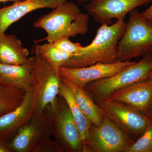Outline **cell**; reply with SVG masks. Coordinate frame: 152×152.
Wrapping results in <instances>:
<instances>
[{"mask_svg":"<svg viewBox=\"0 0 152 152\" xmlns=\"http://www.w3.org/2000/svg\"><path fill=\"white\" fill-rule=\"evenodd\" d=\"M124 19L109 26L102 24L90 45L83 47L78 53L72 54L63 67H84L97 63L117 61L118 44L126 26Z\"/></svg>","mask_w":152,"mask_h":152,"instance_id":"6da1fadb","label":"cell"},{"mask_svg":"<svg viewBox=\"0 0 152 152\" xmlns=\"http://www.w3.org/2000/svg\"><path fill=\"white\" fill-rule=\"evenodd\" d=\"M89 15L81 11L77 4L67 1L43 15L33 23L35 28L45 31L47 37L36 42L46 40L53 42L63 37L84 35L88 30Z\"/></svg>","mask_w":152,"mask_h":152,"instance_id":"7a4b0ae2","label":"cell"},{"mask_svg":"<svg viewBox=\"0 0 152 152\" xmlns=\"http://www.w3.org/2000/svg\"><path fill=\"white\" fill-rule=\"evenodd\" d=\"M126 26L117 48V61H129L152 50V24L137 8L129 12Z\"/></svg>","mask_w":152,"mask_h":152,"instance_id":"3957f363","label":"cell"},{"mask_svg":"<svg viewBox=\"0 0 152 152\" xmlns=\"http://www.w3.org/2000/svg\"><path fill=\"white\" fill-rule=\"evenodd\" d=\"M45 110L53 125L55 141L62 152H83L80 132L64 99L58 96Z\"/></svg>","mask_w":152,"mask_h":152,"instance_id":"277c9868","label":"cell"},{"mask_svg":"<svg viewBox=\"0 0 152 152\" xmlns=\"http://www.w3.org/2000/svg\"><path fill=\"white\" fill-rule=\"evenodd\" d=\"M152 71V52L151 51L145 54L138 62L112 77L88 84L84 89L95 99H105L117 90L148 79Z\"/></svg>","mask_w":152,"mask_h":152,"instance_id":"5b68a950","label":"cell"},{"mask_svg":"<svg viewBox=\"0 0 152 152\" xmlns=\"http://www.w3.org/2000/svg\"><path fill=\"white\" fill-rule=\"evenodd\" d=\"M54 134L53 125L45 110L35 112L31 118L19 129L9 143V147L12 152H36Z\"/></svg>","mask_w":152,"mask_h":152,"instance_id":"8992f818","label":"cell"},{"mask_svg":"<svg viewBox=\"0 0 152 152\" xmlns=\"http://www.w3.org/2000/svg\"><path fill=\"white\" fill-rule=\"evenodd\" d=\"M134 142L104 116L100 124L92 125L90 128L83 152H126Z\"/></svg>","mask_w":152,"mask_h":152,"instance_id":"52a82bcc","label":"cell"},{"mask_svg":"<svg viewBox=\"0 0 152 152\" xmlns=\"http://www.w3.org/2000/svg\"><path fill=\"white\" fill-rule=\"evenodd\" d=\"M34 54L31 73L37 99L36 112H42L58 96L61 79L58 71L41 55Z\"/></svg>","mask_w":152,"mask_h":152,"instance_id":"ba28073f","label":"cell"},{"mask_svg":"<svg viewBox=\"0 0 152 152\" xmlns=\"http://www.w3.org/2000/svg\"><path fill=\"white\" fill-rule=\"evenodd\" d=\"M95 100L104 115L128 135L138 138L152 120L148 116L108 97Z\"/></svg>","mask_w":152,"mask_h":152,"instance_id":"9c48e42d","label":"cell"},{"mask_svg":"<svg viewBox=\"0 0 152 152\" xmlns=\"http://www.w3.org/2000/svg\"><path fill=\"white\" fill-rule=\"evenodd\" d=\"M136 62L131 61L99 62L84 67H61L58 72L61 77L84 89L88 84L115 75Z\"/></svg>","mask_w":152,"mask_h":152,"instance_id":"30bf717a","label":"cell"},{"mask_svg":"<svg viewBox=\"0 0 152 152\" xmlns=\"http://www.w3.org/2000/svg\"><path fill=\"white\" fill-rule=\"evenodd\" d=\"M152 0H92L85 4L89 16L95 22L111 23L113 19H124L131 11L140 6L147 4Z\"/></svg>","mask_w":152,"mask_h":152,"instance_id":"8fae6325","label":"cell"},{"mask_svg":"<svg viewBox=\"0 0 152 152\" xmlns=\"http://www.w3.org/2000/svg\"><path fill=\"white\" fill-rule=\"evenodd\" d=\"M108 97L148 116L152 106V79L133 83L115 91Z\"/></svg>","mask_w":152,"mask_h":152,"instance_id":"7c38bea8","label":"cell"},{"mask_svg":"<svg viewBox=\"0 0 152 152\" xmlns=\"http://www.w3.org/2000/svg\"><path fill=\"white\" fill-rule=\"evenodd\" d=\"M37 99L33 88L26 91L20 105L12 111L0 117V136L7 139L17 134L19 129L26 124L34 115L36 110Z\"/></svg>","mask_w":152,"mask_h":152,"instance_id":"4fadbf2b","label":"cell"},{"mask_svg":"<svg viewBox=\"0 0 152 152\" xmlns=\"http://www.w3.org/2000/svg\"><path fill=\"white\" fill-rule=\"evenodd\" d=\"M67 1L23 0L0 8V34L5 33L11 25L29 13L39 9H54Z\"/></svg>","mask_w":152,"mask_h":152,"instance_id":"5bb4252c","label":"cell"},{"mask_svg":"<svg viewBox=\"0 0 152 152\" xmlns=\"http://www.w3.org/2000/svg\"><path fill=\"white\" fill-rule=\"evenodd\" d=\"M34 56L20 65L0 64V80L10 84L25 91L33 88L31 70Z\"/></svg>","mask_w":152,"mask_h":152,"instance_id":"9a60e30c","label":"cell"},{"mask_svg":"<svg viewBox=\"0 0 152 152\" xmlns=\"http://www.w3.org/2000/svg\"><path fill=\"white\" fill-rule=\"evenodd\" d=\"M29 52L14 34H0V64L20 65L29 59Z\"/></svg>","mask_w":152,"mask_h":152,"instance_id":"2e32d148","label":"cell"},{"mask_svg":"<svg viewBox=\"0 0 152 152\" xmlns=\"http://www.w3.org/2000/svg\"><path fill=\"white\" fill-rule=\"evenodd\" d=\"M61 78L72 91L75 100L85 115L94 126H99L103 121L104 115L100 108L93 100V98L83 88Z\"/></svg>","mask_w":152,"mask_h":152,"instance_id":"e0dca14e","label":"cell"},{"mask_svg":"<svg viewBox=\"0 0 152 152\" xmlns=\"http://www.w3.org/2000/svg\"><path fill=\"white\" fill-rule=\"evenodd\" d=\"M58 96L64 99L69 107L80 132L84 149L85 140L92 124L81 110L75 100L72 91L62 79Z\"/></svg>","mask_w":152,"mask_h":152,"instance_id":"ac0fdd59","label":"cell"},{"mask_svg":"<svg viewBox=\"0 0 152 152\" xmlns=\"http://www.w3.org/2000/svg\"><path fill=\"white\" fill-rule=\"evenodd\" d=\"M26 93L13 85L0 80V117L20 105Z\"/></svg>","mask_w":152,"mask_h":152,"instance_id":"d6986e66","label":"cell"},{"mask_svg":"<svg viewBox=\"0 0 152 152\" xmlns=\"http://www.w3.org/2000/svg\"><path fill=\"white\" fill-rule=\"evenodd\" d=\"M34 53L41 55L58 71L60 68L64 66L72 55L57 48L51 42L37 45Z\"/></svg>","mask_w":152,"mask_h":152,"instance_id":"ffe728a7","label":"cell"},{"mask_svg":"<svg viewBox=\"0 0 152 152\" xmlns=\"http://www.w3.org/2000/svg\"><path fill=\"white\" fill-rule=\"evenodd\" d=\"M126 152H152V120Z\"/></svg>","mask_w":152,"mask_h":152,"instance_id":"44dd1931","label":"cell"},{"mask_svg":"<svg viewBox=\"0 0 152 152\" xmlns=\"http://www.w3.org/2000/svg\"><path fill=\"white\" fill-rule=\"evenodd\" d=\"M51 43L57 48L71 54L78 53L83 47L79 43L72 42L68 37L59 38Z\"/></svg>","mask_w":152,"mask_h":152,"instance_id":"7402d4cb","label":"cell"},{"mask_svg":"<svg viewBox=\"0 0 152 152\" xmlns=\"http://www.w3.org/2000/svg\"><path fill=\"white\" fill-rule=\"evenodd\" d=\"M62 152L55 141L49 139L39 147L36 152Z\"/></svg>","mask_w":152,"mask_h":152,"instance_id":"603a6c76","label":"cell"},{"mask_svg":"<svg viewBox=\"0 0 152 152\" xmlns=\"http://www.w3.org/2000/svg\"><path fill=\"white\" fill-rule=\"evenodd\" d=\"M7 139L0 136V152H12Z\"/></svg>","mask_w":152,"mask_h":152,"instance_id":"cb8c5ba5","label":"cell"},{"mask_svg":"<svg viewBox=\"0 0 152 152\" xmlns=\"http://www.w3.org/2000/svg\"><path fill=\"white\" fill-rule=\"evenodd\" d=\"M140 13L145 18L148 20L152 19V4L147 10L140 12Z\"/></svg>","mask_w":152,"mask_h":152,"instance_id":"d4e9b609","label":"cell"},{"mask_svg":"<svg viewBox=\"0 0 152 152\" xmlns=\"http://www.w3.org/2000/svg\"><path fill=\"white\" fill-rule=\"evenodd\" d=\"M92 0H77L78 3L80 4H86L87 3L89 2Z\"/></svg>","mask_w":152,"mask_h":152,"instance_id":"484cf974","label":"cell"},{"mask_svg":"<svg viewBox=\"0 0 152 152\" xmlns=\"http://www.w3.org/2000/svg\"><path fill=\"white\" fill-rule=\"evenodd\" d=\"M21 1H23V0H0V3H4L8 1H12L14 2H15Z\"/></svg>","mask_w":152,"mask_h":152,"instance_id":"4316f807","label":"cell"},{"mask_svg":"<svg viewBox=\"0 0 152 152\" xmlns=\"http://www.w3.org/2000/svg\"><path fill=\"white\" fill-rule=\"evenodd\" d=\"M148 116L152 120V106L151 108V110H150L149 114Z\"/></svg>","mask_w":152,"mask_h":152,"instance_id":"83f0119b","label":"cell"},{"mask_svg":"<svg viewBox=\"0 0 152 152\" xmlns=\"http://www.w3.org/2000/svg\"><path fill=\"white\" fill-rule=\"evenodd\" d=\"M148 78L152 79V72H151V73H150Z\"/></svg>","mask_w":152,"mask_h":152,"instance_id":"f1b7e54d","label":"cell"},{"mask_svg":"<svg viewBox=\"0 0 152 152\" xmlns=\"http://www.w3.org/2000/svg\"><path fill=\"white\" fill-rule=\"evenodd\" d=\"M148 20L149 21L150 23L152 24V19H149V20Z\"/></svg>","mask_w":152,"mask_h":152,"instance_id":"f546056e","label":"cell"},{"mask_svg":"<svg viewBox=\"0 0 152 152\" xmlns=\"http://www.w3.org/2000/svg\"><path fill=\"white\" fill-rule=\"evenodd\" d=\"M151 51H152V50H151Z\"/></svg>","mask_w":152,"mask_h":152,"instance_id":"4dcf8cb0","label":"cell"}]
</instances>
